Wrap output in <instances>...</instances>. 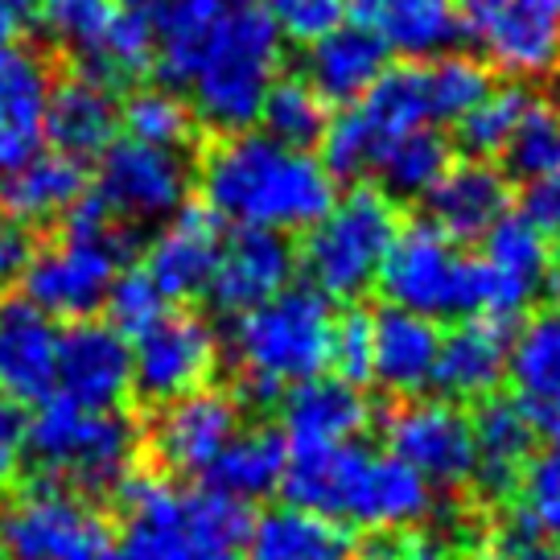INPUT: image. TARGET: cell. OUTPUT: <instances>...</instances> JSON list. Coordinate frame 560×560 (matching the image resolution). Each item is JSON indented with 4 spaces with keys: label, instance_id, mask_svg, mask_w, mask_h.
I'll return each mask as SVG.
<instances>
[{
    "label": "cell",
    "instance_id": "cell-49",
    "mask_svg": "<svg viewBox=\"0 0 560 560\" xmlns=\"http://www.w3.org/2000/svg\"><path fill=\"white\" fill-rule=\"evenodd\" d=\"M527 219H532L544 235H548V231H560V174L527 190Z\"/></svg>",
    "mask_w": 560,
    "mask_h": 560
},
{
    "label": "cell",
    "instance_id": "cell-32",
    "mask_svg": "<svg viewBox=\"0 0 560 560\" xmlns=\"http://www.w3.org/2000/svg\"><path fill=\"white\" fill-rule=\"evenodd\" d=\"M350 552L354 536L347 527L298 508H272L256 515L244 560H350Z\"/></svg>",
    "mask_w": 560,
    "mask_h": 560
},
{
    "label": "cell",
    "instance_id": "cell-44",
    "mask_svg": "<svg viewBox=\"0 0 560 560\" xmlns=\"http://www.w3.org/2000/svg\"><path fill=\"white\" fill-rule=\"evenodd\" d=\"M330 363L338 368V380L350 387L371 384V314L350 310L347 317L334 322Z\"/></svg>",
    "mask_w": 560,
    "mask_h": 560
},
{
    "label": "cell",
    "instance_id": "cell-9",
    "mask_svg": "<svg viewBox=\"0 0 560 560\" xmlns=\"http://www.w3.org/2000/svg\"><path fill=\"white\" fill-rule=\"evenodd\" d=\"M0 515L4 560H100L116 552V532L100 503L54 482H18Z\"/></svg>",
    "mask_w": 560,
    "mask_h": 560
},
{
    "label": "cell",
    "instance_id": "cell-48",
    "mask_svg": "<svg viewBox=\"0 0 560 560\" xmlns=\"http://www.w3.org/2000/svg\"><path fill=\"white\" fill-rule=\"evenodd\" d=\"M25 408L0 392V490H13L21 478V450H25Z\"/></svg>",
    "mask_w": 560,
    "mask_h": 560
},
{
    "label": "cell",
    "instance_id": "cell-1",
    "mask_svg": "<svg viewBox=\"0 0 560 560\" xmlns=\"http://www.w3.org/2000/svg\"><path fill=\"white\" fill-rule=\"evenodd\" d=\"M158 67L190 112L219 132H247L277 83L280 34L252 0H170L158 9Z\"/></svg>",
    "mask_w": 560,
    "mask_h": 560
},
{
    "label": "cell",
    "instance_id": "cell-8",
    "mask_svg": "<svg viewBox=\"0 0 560 560\" xmlns=\"http://www.w3.org/2000/svg\"><path fill=\"white\" fill-rule=\"evenodd\" d=\"M380 284L387 293V305L424 317L433 326L487 317V268H482V260H470L433 223L400 228L384 260Z\"/></svg>",
    "mask_w": 560,
    "mask_h": 560
},
{
    "label": "cell",
    "instance_id": "cell-17",
    "mask_svg": "<svg viewBox=\"0 0 560 560\" xmlns=\"http://www.w3.org/2000/svg\"><path fill=\"white\" fill-rule=\"evenodd\" d=\"M112 503L124 524L116 540V560H194L186 532H182L174 482L137 466L112 494Z\"/></svg>",
    "mask_w": 560,
    "mask_h": 560
},
{
    "label": "cell",
    "instance_id": "cell-21",
    "mask_svg": "<svg viewBox=\"0 0 560 560\" xmlns=\"http://www.w3.org/2000/svg\"><path fill=\"white\" fill-rule=\"evenodd\" d=\"M487 317L508 322L520 314L527 301L544 289V280L552 272V252H548V235H544L527 214H508L503 223L487 231Z\"/></svg>",
    "mask_w": 560,
    "mask_h": 560
},
{
    "label": "cell",
    "instance_id": "cell-19",
    "mask_svg": "<svg viewBox=\"0 0 560 560\" xmlns=\"http://www.w3.org/2000/svg\"><path fill=\"white\" fill-rule=\"evenodd\" d=\"M223 252L219 219L207 207H182L149 244L144 277L165 301H190L210 289L214 264Z\"/></svg>",
    "mask_w": 560,
    "mask_h": 560
},
{
    "label": "cell",
    "instance_id": "cell-43",
    "mask_svg": "<svg viewBox=\"0 0 560 560\" xmlns=\"http://www.w3.org/2000/svg\"><path fill=\"white\" fill-rule=\"evenodd\" d=\"M107 326L120 334V338H140L149 326H158L161 317L170 314L165 310V298L153 289V280L144 272H120L112 293H107Z\"/></svg>",
    "mask_w": 560,
    "mask_h": 560
},
{
    "label": "cell",
    "instance_id": "cell-36",
    "mask_svg": "<svg viewBox=\"0 0 560 560\" xmlns=\"http://www.w3.org/2000/svg\"><path fill=\"white\" fill-rule=\"evenodd\" d=\"M450 165L454 161H450V144H445L441 132H433V128L408 132V137H400L387 149L380 170H375L380 186H384L380 194L387 202L392 198H429Z\"/></svg>",
    "mask_w": 560,
    "mask_h": 560
},
{
    "label": "cell",
    "instance_id": "cell-33",
    "mask_svg": "<svg viewBox=\"0 0 560 560\" xmlns=\"http://www.w3.org/2000/svg\"><path fill=\"white\" fill-rule=\"evenodd\" d=\"M508 375L527 412L560 404V305L532 314L511 338Z\"/></svg>",
    "mask_w": 560,
    "mask_h": 560
},
{
    "label": "cell",
    "instance_id": "cell-14",
    "mask_svg": "<svg viewBox=\"0 0 560 560\" xmlns=\"http://www.w3.org/2000/svg\"><path fill=\"white\" fill-rule=\"evenodd\" d=\"M384 441L387 454L429 487L462 490L474 482V429L457 404L400 400L384 412Z\"/></svg>",
    "mask_w": 560,
    "mask_h": 560
},
{
    "label": "cell",
    "instance_id": "cell-31",
    "mask_svg": "<svg viewBox=\"0 0 560 560\" xmlns=\"http://www.w3.org/2000/svg\"><path fill=\"white\" fill-rule=\"evenodd\" d=\"M284 462H289V445L280 438V429L256 424V429H244L228 441V450L202 474V487L252 508L256 499H268L280 490Z\"/></svg>",
    "mask_w": 560,
    "mask_h": 560
},
{
    "label": "cell",
    "instance_id": "cell-35",
    "mask_svg": "<svg viewBox=\"0 0 560 560\" xmlns=\"http://www.w3.org/2000/svg\"><path fill=\"white\" fill-rule=\"evenodd\" d=\"M256 124H260V132L268 140L305 153L310 144H317V140L326 137L330 107H326V100L305 79H277L272 91L264 95L260 120Z\"/></svg>",
    "mask_w": 560,
    "mask_h": 560
},
{
    "label": "cell",
    "instance_id": "cell-12",
    "mask_svg": "<svg viewBox=\"0 0 560 560\" xmlns=\"http://www.w3.org/2000/svg\"><path fill=\"white\" fill-rule=\"evenodd\" d=\"M194 186L190 161L170 149L116 140L100 158V182L95 198L107 207L116 223H170L186 207V194Z\"/></svg>",
    "mask_w": 560,
    "mask_h": 560
},
{
    "label": "cell",
    "instance_id": "cell-15",
    "mask_svg": "<svg viewBox=\"0 0 560 560\" xmlns=\"http://www.w3.org/2000/svg\"><path fill=\"white\" fill-rule=\"evenodd\" d=\"M298 272V247L277 231H231L223 240L214 277H210V301L228 317H244L268 305L284 289H293Z\"/></svg>",
    "mask_w": 560,
    "mask_h": 560
},
{
    "label": "cell",
    "instance_id": "cell-56",
    "mask_svg": "<svg viewBox=\"0 0 560 560\" xmlns=\"http://www.w3.org/2000/svg\"><path fill=\"white\" fill-rule=\"evenodd\" d=\"M0 560H4V557H0Z\"/></svg>",
    "mask_w": 560,
    "mask_h": 560
},
{
    "label": "cell",
    "instance_id": "cell-20",
    "mask_svg": "<svg viewBox=\"0 0 560 560\" xmlns=\"http://www.w3.org/2000/svg\"><path fill=\"white\" fill-rule=\"evenodd\" d=\"M474 429V487L487 499H511L524 487L532 450H536V420L520 400L490 396L470 417Z\"/></svg>",
    "mask_w": 560,
    "mask_h": 560
},
{
    "label": "cell",
    "instance_id": "cell-28",
    "mask_svg": "<svg viewBox=\"0 0 560 560\" xmlns=\"http://www.w3.org/2000/svg\"><path fill=\"white\" fill-rule=\"evenodd\" d=\"M116 128H120V107L116 95L95 83L88 74H74L50 88L46 100V140L54 153L62 158H104L116 144Z\"/></svg>",
    "mask_w": 560,
    "mask_h": 560
},
{
    "label": "cell",
    "instance_id": "cell-39",
    "mask_svg": "<svg viewBox=\"0 0 560 560\" xmlns=\"http://www.w3.org/2000/svg\"><path fill=\"white\" fill-rule=\"evenodd\" d=\"M424 91H429L433 124H457L490 95V74L478 58L445 54L424 62Z\"/></svg>",
    "mask_w": 560,
    "mask_h": 560
},
{
    "label": "cell",
    "instance_id": "cell-47",
    "mask_svg": "<svg viewBox=\"0 0 560 560\" xmlns=\"http://www.w3.org/2000/svg\"><path fill=\"white\" fill-rule=\"evenodd\" d=\"M552 544L540 536V527L532 524V515L520 511L515 520H511L508 536L499 544H482V548H474L466 560H552Z\"/></svg>",
    "mask_w": 560,
    "mask_h": 560
},
{
    "label": "cell",
    "instance_id": "cell-5",
    "mask_svg": "<svg viewBox=\"0 0 560 560\" xmlns=\"http://www.w3.org/2000/svg\"><path fill=\"white\" fill-rule=\"evenodd\" d=\"M334 322L330 301L317 298L314 289H284L268 305L235 317L231 350L244 371L235 400L280 408L289 387L322 380V371L330 368Z\"/></svg>",
    "mask_w": 560,
    "mask_h": 560
},
{
    "label": "cell",
    "instance_id": "cell-41",
    "mask_svg": "<svg viewBox=\"0 0 560 560\" xmlns=\"http://www.w3.org/2000/svg\"><path fill=\"white\" fill-rule=\"evenodd\" d=\"M527 104H532V100H527L520 88H503V91L490 88L487 100L457 120V140H462V149L470 153V161L499 158V153L508 149L511 132H515L520 116L527 112Z\"/></svg>",
    "mask_w": 560,
    "mask_h": 560
},
{
    "label": "cell",
    "instance_id": "cell-27",
    "mask_svg": "<svg viewBox=\"0 0 560 560\" xmlns=\"http://www.w3.org/2000/svg\"><path fill=\"white\" fill-rule=\"evenodd\" d=\"M429 210H433L429 223L445 231L454 244L487 240V231L511 214L508 174H499L490 161H457L433 186Z\"/></svg>",
    "mask_w": 560,
    "mask_h": 560
},
{
    "label": "cell",
    "instance_id": "cell-16",
    "mask_svg": "<svg viewBox=\"0 0 560 560\" xmlns=\"http://www.w3.org/2000/svg\"><path fill=\"white\" fill-rule=\"evenodd\" d=\"M58 396L83 408H124L132 392V347L107 322H70L58 330Z\"/></svg>",
    "mask_w": 560,
    "mask_h": 560
},
{
    "label": "cell",
    "instance_id": "cell-46",
    "mask_svg": "<svg viewBox=\"0 0 560 560\" xmlns=\"http://www.w3.org/2000/svg\"><path fill=\"white\" fill-rule=\"evenodd\" d=\"M350 560H457L454 548L420 532H368L354 540Z\"/></svg>",
    "mask_w": 560,
    "mask_h": 560
},
{
    "label": "cell",
    "instance_id": "cell-22",
    "mask_svg": "<svg viewBox=\"0 0 560 560\" xmlns=\"http://www.w3.org/2000/svg\"><path fill=\"white\" fill-rule=\"evenodd\" d=\"M58 330L25 298H0V392L18 404L54 396Z\"/></svg>",
    "mask_w": 560,
    "mask_h": 560
},
{
    "label": "cell",
    "instance_id": "cell-13",
    "mask_svg": "<svg viewBox=\"0 0 560 560\" xmlns=\"http://www.w3.org/2000/svg\"><path fill=\"white\" fill-rule=\"evenodd\" d=\"M132 392L149 408L202 392L219 368V338L198 314L170 310L158 326L132 338Z\"/></svg>",
    "mask_w": 560,
    "mask_h": 560
},
{
    "label": "cell",
    "instance_id": "cell-55",
    "mask_svg": "<svg viewBox=\"0 0 560 560\" xmlns=\"http://www.w3.org/2000/svg\"><path fill=\"white\" fill-rule=\"evenodd\" d=\"M552 560H560V557H552Z\"/></svg>",
    "mask_w": 560,
    "mask_h": 560
},
{
    "label": "cell",
    "instance_id": "cell-4",
    "mask_svg": "<svg viewBox=\"0 0 560 560\" xmlns=\"http://www.w3.org/2000/svg\"><path fill=\"white\" fill-rule=\"evenodd\" d=\"M140 466V429L124 408H83L54 392L25 424L18 482H54L91 503Z\"/></svg>",
    "mask_w": 560,
    "mask_h": 560
},
{
    "label": "cell",
    "instance_id": "cell-2",
    "mask_svg": "<svg viewBox=\"0 0 560 560\" xmlns=\"http://www.w3.org/2000/svg\"><path fill=\"white\" fill-rule=\"evenodd\" d=\"M198 190L214 219L235 231H310L338 202L334 177L310 153L284 149L260 128L210 144L198 165Z\"/></svg>",
    "mask_w": 560,
    "mask_h": 560
},
{
    "label": "cell",
    "instance_id": "cell-51",
    "mask_svg": "<svg viewBox=\"0 0 560 560\" xmlns=\"http://www.w3.org/2000/svg\"><path fill=\"white\" fill-rule=\"evenodd\" d=\"M30 4L25 0H0V50H13L18 37L30 30Z\"/></svg>",
    "mask_w": 560,
    "mask_h": 560
},
{
    "label": "cell",
    "instance_id": "cell-3",
    "mask_svg": "<svg viewBox=\"0 0 560 560\" xmlns=\"http://www.w3.org/2000/svg\"><path fill=\"white\" fill-rule=\"evenodd\" d=\"M280 494L289 508L363 532H408L433 511V487L368 441L289 450Z\"/></svg>",
    "mask_w": 560,
    "mask_h": 560
},
{
    "label": "cell",
    "instance_id": "cell-23",
    "mask_svg": "<svg viewBox=\"0 0 560 560\" xmlns=\"http://www.w3.org/2000/svg\"><path fill=\"white\" fill-rule=\"evenodd\" d=\"M280 424L289 450H317V445H342L363 441V429L371 424V404L359 387L334 380H310L301 387H289L280 400Z\"/></svg>",
    "mask_w": 560,
    "mask_h": 560
},
{
    "label": "cell",
    "instance_id": "cell-52",
    "mask_svg": "<svg viewBox=\"0 0 560 560\" xmlns=\"http://www.w3.org/2000/svg\"><path fill=\"white\" fill-rule=\"evenodd\" d=\"M532 420H536V433H544L548 438V454L560 457V404H552V408H540V412H532Z\"/></svg>",
    "mask_w": 560,
    "mask_h": 560
},
{
    "label": "cell",
    "instance_id": "cell-40",
    "mask_svg": "<svg viewBox=\"0 0 560 560\" xmlns=\"http://www.w3.org/2000/svg\"><path fill=\"white\" fill-rule=\"evenodd\" d=\"M120 120L128 128V140L170 149V153H182L194 137V112L174 91H137L124 104Z\"/></svg>",
    "mask_w": 560,
    "mask_h": 560
},
{
    "label": "cell",
    "instance_id": "cell-42",
    "mask_svg": "<svg viewBox=\"0 0 560 560\" xmlns=\"http://www.w3.org/2000/svg\"><path fill=\"white\" fill-rule=\"evenodd\" d=\"M260 9L280 42H301V46H314L334 30H342L350 13L347 0H260Z\"/></svg>",
    "mask_w": 560,
    "mask_h": 560
},
{
    "label": "cell",
    "instance_id": "cell-53",
    "mask_svg": "<svg viewBox=\"0 0 560 560\" xmlns=\"http://www.w3.org/2000/svg\"><path fill=\"white\" fill-rule=\"evenodd\" d=\"M124 4H128V13H140V9H161L170 0H124Z\"/></svg>",
    "mask_w": 560,
    "mask_h": 560
},
{
    "label": "cell",
    "instance_id": "cell-7",
    "mask_svg": "<svg viewBox=\"0 0 560 560\" xmlns=\"http://www.w3.org/2000/svg\"><path fill=\"white\" fill-rule=\"evenodd\" d=\"M400 235L396 207L371 186H354L305 231L298 264L310 289L326 301L363 298L384 272V260Z\"/></svg>",
    "mask_w": 560,
    "mask_h": 560
},
{
    "label": "cell",
    "instance_id": "cell-11",
    "mask_svg": "<svg viewBox=\"0 0 560 560\" xmlns=\"http://www.w3.org/2000/svg\"><path fill=\"white\" fill-rule=\"evenodd\" d=\"M240 433V400L219 387H202L153 412L140 438V470L174 478H202L214 457Z\"/></svg>",
    "mask_w": 560,
    "mask_h": 560
},
{
    "label": "cell",
    "instance_id": "cell-24",
    "mask_svg": "<svg viewBox=\"0 0 560 560\" xmlns=\"http://www.w3.org/2000/svg\"><path fill=\"white\" fill-rule=\"evenodd\" d=\"M50 88V70L37 54L0 50V174L42 153Z\"/></svg>",
    "mask_w": 560,
    "mask_h": 560
},
{
    "label": "cell",
    "instance_id": "cell-18",
    "mask_svg": "<svg viewBox=\"0 0 560 560\" xmlns=\"http://www.w3.org/2000/svg\"><path fill=\"white\" fill-rule=\"evenodd\" d=\"M511 354V326L499 317H466L441 338L433 387L445 404H482L490 400L503 375H508Z\"/></svg>",
    "mask_w": 560,
    "mask_h": 560
},
{
    "label": "cell",
    "instance_id": "cell-37",
    "mask_svg": "<svg viewBox=\"0 0 560 560\" xmlns=\"http://www.w3.org/2000/svg\"><path fill=\"white\" fill-rule=\"evenodd\" d=\"M120 13V0H37L34 18L54 46L70 50L79 67H88L116 30Z\"/></svg>",
    "mask_w": 560,
    "mask_h": 560
},
{
    "label": "cell",
    "instance_id": "cell-45",
    "mask_svg": "<svg viewBox=\"0 0 560 560\" xmlns=\"http://www.w3.org/2000/svg\"><path fill=\"white\" fill-rule=\"evenodd\" d=\"M527 515L548 544H560V457L544 454L527 466Z\"/></svg>",
    "mask_w": 560,
    "mask_h": 560
},
{
    "label": "cell",
    "instance_id": "cell-30",
    "mask_svg": "<svg viewBox=\"0 0 560 560\" xmlns=\"http://www.w3.org/2000/svg\"><path fill=\"white\" fill-rule=\"evenodd\" d=\"M305 70V83L326 100V107L359 104L387 70V50L368 25H342L310 46Z\"/></svg>",
    "mask_w": 560,
    "mask_h": 560
},
{
    "label": "cell",
    "instance_id": "cell-6",
    "mask_svg": "<svg viewBox=\"0 0 560 560\" xmlns=\"http://www.w3.org/2000/svg\"><path fill=\"white\" fill-rule=\"evenodd\" d=\"M128 252H132V240L124 223L107 214L95 194L79 198L62 219V240L42 252H30V260L21 268L25 301L46 317L83 322L107 301Z\"/></svg>",
    "mask_w": 560,
    "mask_h": 560
},
{
    "label": "cell",
    "instance_id": "cell-26",
    "mask_svg": "<svg viewBox=\"0 0 560 560\" xmlns=\"http://www.w3.org/2000/svg\"><path fill=\"white\" fill-rule=\"evenodd\" d=\"M359 13V25L384 42L387 54H400L404 62H433L457 46L454 0H347Z\"/></svg>",
    "mask_w": 560,
    "mask_h": 560
},
{
    "label": "cell",
    "instance_id": "cell-10",
    "mask_svg": "<svg viewBox=\"0 0 560 560\" xmlns=\"http://www.w3.org/2000/svg\"><path fill=\"white\" fill-rule=\"evenodd\" d=\"M462 37L494 70L532 79L560 67V0H454Z\"/></svg>",
    "mask_w": 560,
    "mask_h": 560
},
{
    "label": "cell",
    "instance_id": "cell-34",
    "mask_svg": "<svg viewBox=\"0 0 560 560\" xmlns=\"http://www.w3.org/2000/svg\"><path fill=\"white\" fill-rule=\"evenodd\" d=\"M177 508H182V532L194 560H244L252 524H256L252 508L207 487L177 490Z\"/></svg>",
    "mask_w": 560,
    "mask_h": 560
},
{
    "label": "cell",
    "instance_id": "cell-38",
    "mask_svg": "<svg viewBox=\"0 0 560 560\" xmlns=\"http://www.w3.org/2000/svg\"><path fill=\"white\" fill-rule=\"evenodd\" d=\"M508 174L540 186L548 177L560 174V112L552 104H527V112L520 116L515 132H511L508 149Z\"/></svg>",
    "mask_w": 560,
    "mask_h": 560
},
{
    "label": "cell",
    "instance_id": "cell-50",
    "mask_svg": "<svg viewBox=\"0 0 560 560\" xmlns=\"http://www.w3.org/2000/svg\"><path fill=\"white\" fill-rule=\"evenodd\" d=\"M25 260H30L25 235H21L18 228H0V298H4V289L21 277Z\"/></svg>",
    "mask_w": 560,
    "mask_h": 560
},
{
    "label": "cell",
    "instance_id": "cell-29",
    "mask_svg": "<svg viewBox=\"0 0 560 560\" xmlns=\"http://www.w3.org/2000/svg\"><path fill=\"white\" fill-rule=\"evenodd\" d=\"M79 198H83V161L62 153H34L18 170L0 174V214L18 231L67 219V210Z\"/></svg>",
    "mask_w": 560,
    "mask_h": 560
},
{
    "label": "cell",
    "instance_id": "cell-25",
    "mask_svg": "<svg viewBox=\"0 0 560 560\" xmlns=\"http://www.w3.org/2000/svg\"><path fill=\"white\" fill-rule=\"evenodd\" d=\"M438 350L441 334L433 322L404 314L396 305L371 314V380L392 396L417 400V392L433 384Z\"/></svg>",
    "mask_w": 560,
    "mask_h": 560
},
{
    "label": "cell",
    "instance_id": "cell-54",
    "mask_svg": "<svg viewBox=\"0 0 560 560\" xmlns=\"http://www.w3.org/2000/svg\"><path fill=\"white\" fill-rule=\"evenodd\" d=\"M552 91H557V112H560V67H557V83H552Z\"/></svg>",
    "mask_w": 560,
    "mask_h": 560
}]
</instances>
